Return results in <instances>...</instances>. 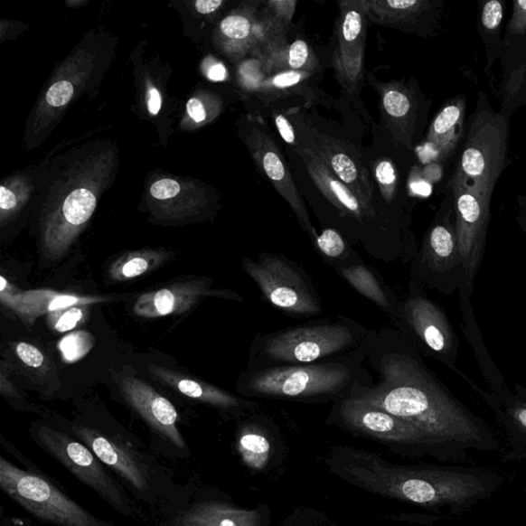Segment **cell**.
<instances>
[{
  "instance_id": "cell-1",
  "label": "cell",
  "mask_w": 526,
  "mask_h": 526,
  "mask_svg": "<svg viewBox=\"0 0 526 526\" xmlns=\"http://www.w3.org/2000/svg\"><path fill=\"white\" fill-rule=\"evenodd\" d=\"M365 362L377 380L356 387L350 397L375 405L415 427L434 456L463 463L472 452H502L492 427L455 396L397 328L375 330Z\"/></svg>"
},
{
  "instance_id": "cell-2",
  "label": "cell",
  "mask_w": 526,
  "mask_h": 526,
  "mask_svg": "<svg viewBox=\"0 0 526 526\" xmlns=\"http://www.w3.org/2000/svg\"><path fill=\"white\" fill-rule=\"evenodd\" d=\"M334 469L364 490L416 503L427 509H446L460 515L497 493L503 483L499 472L463 465L397 467L378 456L354 448H336Z\"/></svg>"
},
{
  "instance_id": "cell-3",
  "label": "cell",
  "mask_w": 526,
  "mask_h": 526,
  "mask_svg": "<svg viewBox=\"0 0 526 526\" xmlns=\"http://www.w3.org/2000/svg\"><path fill=\"white\" fill-rule=\"evenodd\" d=\"M375 330L349 355L326 362L296 366L247 368L237 383L248 399L298 403H335L356 387L371 385L373 375L364 363Z\"/></svg>"
},
{
  "instance_id": "cell-4",
  "label": "cell",
  "mask_w": 526,
  "mask_h": 526,
  "mask_svg": "<svg viewBox=\"0 0 526 526\" xmlns=\"http://www.w3.org/2000/svg\"><path fill=\"white\" fill-rule=\"evenodd\" d=\"M370 333L371 329L345 315L268 333H258L251 343L247 368L326 362L355 352Z\"/></svg>"
},
{
  "instance_id": "cell-5",
  "label": "cell",
  "mask_w": 526,
  "mask_h": 526,
  "mask_svg": "<svg viewBox=\"0 0 526 526\" xmlns=\"http://www.w3.org/2000/svg\"><path fill=\"white\" fill-rule=\"evenodd\" d=\"M510 120L480 91L469 118L460 160L449 182L493 199L508 164Z\"/></svg>"
},
{
  "instance_id": "cell-6",
  "label": "cell",
  "mask_w": 526,
  "mask_h": 526,
  "mask_svg": "<svg viewBox=\"0 0 526 526\" xmlns=\"http://www.w3.org/2000/svg\"><path fill=\"white\" fill-rule=\"evenodd\" d=\"M240 268L257 284L266 303L293 319L323 313L322 299L311 276L286 255L262 252L245 258Z\"/></svg>"
},
{
  "instance_id": "cell-7",
  "label": "cell",
  "mask_w": 526,
  "mask_h": 526,
  "mask_svg": "<svg viewBox=\"0 0 526 526\" xmlns=\"http://www.w3.org/2000/svg\"><path fill=\"white\" fill-rule=\"evenodd\" d=\"M410 279L447 296L467 284L456 238L453 193L448 186L445 200L410 262Z\"/></svg>"
},
{
  "instance_id": "cell-8",
  "label": "cell",
  "mask_w": 526,
  "mask_h": 526,
  "mask_svg": "<svg viewBox=\"0 0 526 526\" xmlns=\"http://www.w3.org/2000/svg\"><path fill=\"white\" fill-rule=\"evenodd\" d=\"M399 332L407 335L420 354L437 361L448 370H456L460 342L448 315L415 280L409 281V293L392 319Z\"/></svg>"
},
{
  "instance_id": "cell-9",
  "label": "cell",
  "mask_w": 526,
  "mask_h": 526,
  "mask_svg": "<svg viewBox=\"0 0 526 526\" xmlns=\"http://www.w3.org/2000/svg\"><path fill=\"white\" fill-rule=\"evenodd\" d=\"M0 487L37 520L58 526H104L48 480L0 457Z\"/></svg>"
},
{
  "instance_id": "cell-10",
  "label": "cell",
  "mask_w": 526,
  "mask_h": 526,
  "mask_svg": "<svg viewBox=\"0 0 526 526\" xmlns=\"http://www.w3.org/2000/svg\"><path fill=\"white\" fill-rule=\"evenodd\" d=\"M40 445L64 467L107 501L120 513L130 515L131 509L125 493L104 470L99 458L91 449L73 440L69 435L42 426L36 433Z\"/></svg>"
},
{
  "instance_id": "cell-11",
  "label": "cell",
  "mask_w": 526,
  "mask_h": 526,
  "mask_svg": "<svg viewBox=\"0 0 526 526\" xmlns=\"http://www.w3.org/2000/svg\"><path fill=\"white\" fill-rule=\"evenodd\" d=\"M328 423L368 438L423 450L433 456L424 436L415 427L386 410L358 398L349 396L333 403Z\"/></svg>"
},
{
  "instance_id": "cell-12",
  "label": "cell",
  "mask_w": 526,
  "mask_h": 526,
  "mask_svg": "<svg viewBox=\"0 0 526 526\" xmlns=\"http://www.w3.org/2000/svg\"><path fill=\"white\" fill-rule=\"evenodd\" d=\"M447 186L453 193L456 238L467 281L458 292L473 293L485 254L493 199L450 182Z\"/></svg>"
},
{
  "instance_id": "cell-13",
  "label": "cell",
  "mask_w": 526,
  "mask_h": 526,
  "mask_svg": "<svg viewBox=\"0 0 526 526\" xmlns=\"http://www.w3.org/2000/svg\"><path fill=\"white\" fill-rule=\"evenodd\" d=\"M247 142L258 169L273 183L281 197L287 202L293 213L296 214L300 227L314 244L319 234L314 228L302 194L297 190L288 164L279 146L276 145L266 127L261 125H255L252 127Z\"/></svg>"
},
{
  "instance_id": "cell-14",
  "label": "cell",
  "mask_w": 526,
  "mask_h": 526,
  "mask_svg": "<svg viewBox=\"0 0 526 526\" xmlns=\"http://www.w3.org/2000/svg\"><path fill=\"white\" fill-rule=\"evenodd\" d=\"M310 134V147L320 160L332 170L356 195L361 204L378 221V209L374 205L373 190L370 174L361 160L358 150L348 142L338 140L315 130L305 124Z\"/></svg>"
},
{
  "instance_id": "cell-15",
  "label": "cell",
  "mask_w": 526,
  "mask_h": 526,
  "mask_svg": "<svg viewBox=\"0 0 526 526\" xmlns=\"http://www.w3.org/2000/svg\"><path fill=\"white\" fill-rule=\"evenodd\" d=\"M341 23L338 44L333 55L336 78L350 93H355L362 82L366 49V14L359 0L340 2Z\"/></svg>"
},
{
  "instance_id": "cell-16",
  "label": "cell",
  "mask_w": 526,
  "mask_h": 526,
  "mask_svg": "<svg viewBox=\"0 0 526 526\" xmlns=\"http://www.w3.org/2000/svg\"><path fill=\"white\" fill-rule=\"evenodd\" d=\"M211 286L212 280L208 277L171 284L141 295L133 306V313L141 318H160L189 312L208 297L243 302L236 291Z\"/></svg>"
},
{
  "instance_id": "cell-17",
  "label": "cell",
  "mask_w": 526,
  "mask_h": 526,
  "mask_svg": "<svg viewBox=\"0 0 526 526\" xmlns=\"http://www.w3.org/2000/svg\"><path fill=\"white\" fill-rule=\"evenodd\" d=\"M374 23L429 37L437 33L445 13L442 0H359Z\"/></svg>"
},
{
  "instance_id": "cell-18",
  "label": "cell",
  "mask_w": 526,
  "mask_h": 526,
  "mask_svg": "<svg viewBox=\"0 0 526 526\" xmlns=\"http://www.w3.org/2000/svg\"><path fill=\"white\" fill-rule=\"evenodd\" d=\"M455 372L467 382L473 392L476 393L492 409L505 432L509 449L503 456V461L526 460V388L520 383H515L514 392L508 388L501 392L485 390L458 368Z\"/></svg>"
},
{
  "instance_id": "cell-19",
  "label": "cell",
  "mask_w": 526,
  "mask_h": 526,
  "mask_svg": "<svg viewBox=\"0 0 526 526\" xmlns=\"http://www.w3.org/2000/svg\"><path fill=\"white\" fill-rule=\"evenodd\" d=\"M117 298L115 296H81L50 289L21 291L4 276L0 277V302L7 310L16 314L27 327H32L40 317L64 307L115 302Z\"/></svg>"
},
{
  "instance_id": "cell-20",
  "label": "cell",
  "mask_w": 526,
  "mask_h": 526,
  "mask_svg": "<svg viewBox=\"0 0 526 526\" xmlns=\"http://www.w3.org/2000/svg\"><path fill=\"white\" fill-rule=\"evenodd\" d=\"M377 89L383 123L397 145L411 148L426 108L425 98L417 88L402 81L378 84Z\"/></svg>"
},
{
  "instance_id": "cell-21",
  "label": "cell",
  "mask_w": 526,
  "mask_h": 526,
  "mask_svg": "<svg viewBox=\"0 0 526 526\" xmlns=\"http://www.w3.org/2000/svg\"><path fill=\"white\" fill-rule=\"evenodd\" d=\"M117 385L125 400L150 427L179 449L185 448V441L177 427V410L166 397L157 393L145 380L130 375H119Z\"/></svg>"
},
{
  "instance_id": "cell-22",
  "label": "cell",
  "mask_w": 526,
  "mask_h": 526,
  "mask_svg": "<svg viewBox=\"0 0 526 526\" xmlns=\"http://www.w3.org/2000/svg\"><path fill=\"white\" fill-rule=\"evenodd\" d=\"M148 370L153 379L159 381L161 385L190 399L207 404L209 407L230 413L232 416H243L245 411L253 410L258 407L257 401L237 396L211 383L168 370L166 367L150 364Z\"/></svg>"
},
{
  "instance_id": "cell-23",
  "label": "cell",
  "mask_w": 526,
  "mask_h": 526,
  "mask_svg": "<svg viewBox=\"0 0 526 526\" xmlns=\"http://www.w3.org/2000/svg\"><path fill=\"white\" fill-rule=\"evenodd\" d=\"M467 97L457 95L443 105L427 130L425 147L429 150L433 163H446L464 137Z\"/></svg>"
},
{
  "instance_id": "cell-24",
  "label": "cell",
  "mask_w": 526,
  "mask_h": 526,
  "mask_svg": "<svg viewBox=\"0 0 526 526\" xmlns=\"http://www.w3.org/2000/svg\"><path fill=\"white\" fill-rule=\"evenodd\" d=\"M71 430L85 443V446L92 450L101 463L115 470L136 490L140 492L147 490L148 484L144 469L136 458L124 446L91 427L73 426Z\"/></svg>"
},
{
  "instance_id": "cell-25",
  "label": "cell",
  "mask_w": 526,
  "mask_h": 526,
  "mask_svg": "<svg viewBox=\"0 0 526 526\" xmlns=\"http://www.w3.org/2000/svg\"><path fill=\"white\" fill-rule=\"evenodd\" d=\"M501 64L500 114L510 120L526 104V37L505 47Z\"/></svg>"
},
{
  "instance_id": "cell-26",
  "label": "cell",
  "mask_w": 526,
  "mask_h": 526,
  "mask_svg": "<svg viewBox=\"0 0 526 526\" xmlns=\"http://www.w3.org/2000/svg\"><path fill=\"white\" fill-rule=\"evenodd\" d=\"M335 273L360 296L370 300L380 311L389 315L390 319L396 317L400 309L401 300L383 281L378 270L367 266L363 261L356 266L336 269Z\"/></svg>"
},
{
  "instance_id": "cell-27",
  "label": "cell",
  "mask_w": 526,
  "mask_h": 526,
  "mask_svg": "<svg viewBox=\"0 0 526 526\" xmlns=\"http://www.w3.org/2000/svg\"><path fill=\"white\" fill-rule=\"evenodd\" d=\"M458 296H460L464 334L475 352L480 371L483 372L491 390L501 392V390L507 388L506 381L497 365L494 364L490 352L487 351L484 337L481 335L474 310H473L472 295L460 293Z\"/></svg>"
},
{
  "instance_id": "cell-28",
  "label": "cell",
  "mask_w": 526,
  "mask_h": 526,
  "mask_svg": "<svg viewBox=\"0 0 526 526\" xmlns=\"http://www.w3.org/2000/svg\"><path fill=\"white\" fill-rule=\"evenodd\" d=\"M258 517L250 511L220 503L195 505L180 515L174 526H258Z\"/></svg>"
},
{
  "instance_id": "cell-29",
  "label": "cell",
  "mask_w": 526,
  "mask_h": 526,
  "mask_svg": "<svg viewBox=\"0 0 526 526\" xmlns=\"http://www.w3.org/2000/svg\"><path fill=\"white\" fill-rule=\"evenodd\" d=\"M505 2L484 0L480 4L477 17V32L483 40L485 54L484 72L491 77L495 62L503 57L505 46L502 36Z\"/></svg>"
},
{
  "instance_id": "cell-30",
  "label": "cell",
  "mask_w": 526,
  "mask_h": 526,
  "mask_svg": "<svg viewBox=\"0 0 526 526\" xmlns=\"http://www.w3.org/2000/svg\"><path fill=\"white\" fill-rule=\"evenodd\" d=\"M166 250H140L120 255L111 263L108 275L115 282H127L145 276L172 258Z\"/></svg>"
},
{
  "instance_id": "cell-31",
  "label": "cell",
  "mask_w": 526,
  "mask_h": 526,
  "mask_svg": "<svg viewBox=\"0 0 526 526\" xmlns=\"http://www.w3.org/2000/svg\"><path fill=\"white\" fill-rule=\"evenodd\" d=\"M323 261L334 270L350 268L363 262L340 231L325 228L313 244Z\"/></svg>"
},
{
  "instance_id": "cell-32",
  "label": "cell",
  "mask_w": 526,
  "mask_h": 526,
  "mask_svg": "<svg viewBox=\"0 0 526 526\" xmlns=\"http://www.w3.org/2000/svg\"><path fill=\"white\" fill-rule=\"evenodd\" d=\"M238 446L244 461L254 469L261 468L268 460L270 441L258 423H246L240 427Z\"/></svg>"
},
{
  "instance_id": "cell-33",
  "label": "cell",
  "mask_w": 526,
  "mask_h": 526,
  "mask_svg": "<svg viewBox=\"0 0 526 526\" xmlns=\"http://www.w3.org/2000/svg\"><path fill=\"white\" fill-rule=\"evenodd\" d=\"M221 32L237 43L240 52H245L258 42V21L251 12L230 14L221 22Z\"/></svg>"
},
{
  "instance_id": "cell-34",
  "label": "cell",
  "mask_w": 526,
  "mask_h": 526,
  "mask_svg": "<svg viewBox=\"0 0 526 526\" xmlns=\"http://www.w3.org/2000/svg\"><path fill=\"white\" fill-rule=\"evenodd\" d=\"M319 61L313 50L303 40H296L284 52L282 71L296 70L315 72L318 70Z\"/></svg>"
},
{
  "instance_id": "cell-35",
  "label": "cell",
  "mask_w": 526,
  "mask_h": 526,
  "mask_svg": "<svg viewBox=\"0 0 526 526\" xmlns=\"http://www.w3.org/2000/svg\"><path fill=\"white\" fill-rule=\"evenodd\" d=\"M91 315V305H73L52 312L47 323L52 333H64L85 323Z\"/></svg>"
},
{
  "instance_id": "cell-36",
  "label": "cell",
  "mask_w": 526,
  "mask_h": 526,
  "mask_svg": "<svg viewBox=\"0 0 526 526\" xmlns=\"http://www.w3.org/2000/svg\"><path fill=\"white\" fill-rule=\"evenodd\" d=\"M372 168L382 199L388 205L392 204L399 183L394 162L390 159H380L372 164Z\"/></svg>"
},
{
  "instance_id": "cell-37",
  "label": "cell",
  "mask_w": 526,
  "mask_h": 526,
  "mask_svg": "<svg viewBox=\"0 0 526 526\" xmlns=\"http://www.w3.org/2000/svg\"><path fill=\"white\" fill-rule=\"evenodd\" d=\"M313 73L296 70H283L268 77L261 86L259 93L265 95L284 94L296 89Z\"/></svg>"
},
{
  "instance_id": "cell-38",
  "label": "cell",
  "mask_w": 526,
  "mask_h": 526,
  "mask_svg": "<svg viewBox=\"0 0 526 526\" xmlns=\"http://www.w3.org/2000/svg\"><path fill=\"white\" fill-rule=\"evenodd\" d=\"M296 5V0H272L267 3L266 20L277 34H281L289 27Z\"/></svg>"
},
{
  "instance_id": "cell-39",
  "label": "cell",
  "mask_w": 526,
  "mask_h": 526,
  "mask_svg": "<svg viewBox=\"0 0 526 526\" xmlns=\"http://www.w3.org/2000/svg\"><path fill=\"white\" fill-rule=\"evenodd\" d=\"M94 343L93 336L88 333H73L63 338L60 343L63 359L73 362L88 354Z\"/></svg>"
},
{
  "instance_id": "cell-40",
  "label": "cell",
  "mask_w": 526,
  "mask_h": 526,
  "mask_svg": "<svg viewBox=\"0 0 526 526\" xmlns=\"http://www.w3.org/2000/svg\"><path fill=\"white\" fill-rule=\"evenodd\" d=\"M267 72L265 63L259 59L248 60L240 65L239 70L240 82L247 91L258 93L268 78Z\"/></svg>"
},
{
  "instance_id": "cell-41",
  "label": "cell",
  "mask_w": 526,
  "mask_h": 526,
  "mask_svg": "<svg viewBox=\"0 0 526 526\" xmlns=\"http://www.w3.org/2000/svg\"><path fill=\"white\" fill-rule=\"evenodd\" d=\"M14 352L30 371H39L41 373L50 371L49 359L36 345L21 342L14 345Z\"/></svg>"
},
{
  "instance_id": "cell-42",
  "label": "cell",
  "mask_w": 526,
  "mask_h": 526,
  "mask_svg": "<svg viewBox=\"0 0 526 526\" xmlns=\"http://www.w3.org/2000/svg\"><path fill=\"white\" fill-rule=\"evenodd\" d=\"M526 37V0H514L512 17L508 22L503 46Z\"/></svg>"
},
{
  "instance_id": "cell-43",
  "label": "cell",
  "mask_w": 526,
  "mask_h": 526,
  "mask_svg": "<svg viewBox=\"0 0 526 526\" xmlns=\"http://www.w3.org/2000/svg\"><path fill=\"white\" fill-rule=\"evenodd\" d=\"M408 191L410 197L426 198L432 193V183L424 177L418 167H413L410 171Z\"/></svg>"
},
{
  "instance_id": "cell-44",
  "label": "cell",
  "mask_w": 526,
  "mask_h": 526,
  "mask_svg": "<svg viewBox=\"0 0 526 526\" xmlns=\"http://www.w3.org/2000/svg\"><path fill=\"white\" fill-rule=\"evenodd\" d=\"M73 86L69 81H59L47 93V101L52 107L60 108L69 103L73 96Z\"/></svg>"
},
{
  "instance_id": "cell-45",
  "label": "cell",
  "mask_w": 526,
  "mask_h": 526,
  "mask_svg": "<svg viewBox=\"0 0 526 526\" xmlns=\"http://www.w3.org/2000/svg\"><path fill=\"white\" fill-rule=\"evenodd\" d=\"M180 192V185L175 180L163 179L156 182L150 189V193L156 200H169L176 197Z\"/></svg>"
},
{
  "instance_id": "cell-46",
  "label": "cell",
  "mask_w": 526,
  "mask_h": 526,
  "mask_svg": "<svg viewBox=\"0 0 526 526\" xmlns=\"http://www.w3.org/2000/svg\"><path fill=\"white\" fill-rule=\"evenodd\" d=\"M274 122L281 137L287 145L296 147L298 146L295 127L290 120L279 112H275Z\"/></svg>"
},
{
  "instance_id": "cell-47",
  "label": "cell",
  "mask_w": 526,
  "mask_h": 526,
  "mask_svg": "<svg viewBox=\"0 0 526 526\" xmlns=\"http://www.w3.org/2000/svg\"><path fill=\"white\" fill-rule=\"evenodd\" d=\"M187 112H189L190 117L195 123L204 122L207 117L204 105H202L197 98H193V99L187 103Z\"/></svg>"
},
{
  "instance_id": "cell-48",
  "label": "cell",
  "mask_w": 526,
  "mask_h": 526,
  "mask_svg": "<svg viewBox=\"0 0 526 526\" xmlns=\"http://www.w3.org/2000/svg\"><path fill=\"white\" fill-rule=\"evenodd\" d=\"M518 228L526 236V195H518L517 197V214L515 218Z\"/></svg>"
},
{
  "instance_id": "cell-49",
  "label": "cell",
  "mask_w": 526,
  "mask_h": 526,
  "mask_svg": "<svg viewBox=\"0 0 526 526\" xmlns=\"http://www.w3.org/2000/svg\"><path fill=\"white\" fill-rule=\"evenodd\" d=\"M17 206L16 195L5 186L0 187V208L3 211H10Z\"/></svg>"
},
{
  "instance_id": "cell-50",
  "label": "cell",
  "mask_w": 526,
  "mask_h": 526,
  "mask_svg": "<svg viewBox=\"0 0 526 526\" xmlns=\"http://www.w3.org/2000/svg\"><path fill=\"white\" fill-rule=\"evenodd\" d=\"M0 393L5 397L20 398L18 390L14 388L12 381L6 377L4 365L2 372H0Z\"/></svg>"
},
{
  "instance_id": "cell-51",
  "label": "cell",
  "mask_w": 526,
  "mask_h": 526,
  "mask_svg": "<svg viewBox=\"0 0 526 526\" xmlns=\"http://www.w3.org/2000/svg\"><path fill=\"white\" fill-rule=\"evenodd\" d=\"M207 77L213 81H223L228 78V70L223 64L214 62L210 65L207 70Z\"/></svg>"
},
{
  "instance_id": "cell-52",
  "label": "cell",
  "mask_w": 526,
  "mask_h": 526,
  "mask_svg": "<svg viewBox=\"0 0 526 526\" xmlns=\"http://www.w3.org/2000/svg\"><path fill=\"white\" fill-rule=\"evenodd\" d=\"M223 5L222 0H198L195 3V9L201 14H210L215 12Z\"/></svg>"
},
{
  "instance_id": "cell-53",
  "label": "cell",
  "mask_w": 526,
  "mask_h": 526,
  "mask_svg": "<svg viewBox=\"0 0 526 526\" xmlns=\"http://www.w3.org/2000/svg\"><path fill=\"white\" fill-rule=\"evenodd\" d=\"M162 108V98L160 92L156 89L153 88L149 92V101H148V110L150 114L155 116L159 114Z\"/></svg>"
}]
</instances>
